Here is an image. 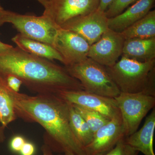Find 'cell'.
Returning a JSON list of instances; mask_svg holds the SVG:
<instances>
[{"instance_id": "cell-1", "label": "cell", "mask_w": 155, "mask_h": 155, "mask_svg": "<svg viewBox=\"0 0 155 155\" xmlns=\"http://www.w3.org/2000/svg\"><path fill=\"white\" fill-rule=\"evenodd\" d=\"M6 85L17 117L41 125L45 130V144L52 151L90 155L71 129L70 103L57 94L28 95L13 91Z\"/></svg>"}, {"instance_id": "cell-2", "label": "cell", "mask_w": 155, "mask_h": 155, "mask_svg": "<svg viewBox=\"0 0 155 155\" xmlns=\"http://www.w3.org/2000/svg\"><path fill=\"white\" fill-rule=\"evenodd\" d=\"M8 74L19 78L28 90L36 94H57L62 91L84 90L65 67L17 46L0 54V75Z\"/></svg>"}, {"instance_id": "cell-3", "label": "cell", "mask_w": 155, "mask_h": 155, "mask_svg": "<svg viewBox=\"0 0 155 155\" xmlns=\"http://www.w3.org/2000/svg\"><path fill=\"white\" fill-rule=\"evenodd\" d=\"M106 68L121 92L155 96V59L140 62L122 56L114 66Z\"/></svg>"}, {"instance_id": "cell-4", "label": "cell", "mask_w": 155, "mask_h": 155, "mask_svg": "<svg viewBox=\"0 0 155 155\" xmlns=\"http://www.w3.org/2000/svg\"><path fill=\"white\" fill-rule=\"evenodd\" d=\"M64 67L86 91L111 98L118 96L121 93L106 67L88 57L77 64Z\"/></svg>"}, {"instance_id": "cell-5", "label": "cell", "mask_w": 155, "mask_h": 155, "mask_svg": "<svg viewBox=\"0 0 155 155\" xmlns=\"http://www.w3.org/2000/svg\"><path fill=\"white\" fill-rule=\"evenodd\" d=\"M6 23L12 24L23 36L53 47L60 28L45 14H22L4 9L0 11V26Z\"/></svg>"}, {"instance_id": "cell-6", "label": "cell", "mask_w": 155, "mask_h": 155, "mask_svg": "<svg viewBox=\"0 0 155 155\" xmlns=\"http://www.w3.org/2000/svg\"><path fill=\"white\" fill-rule=\"evenodd\" d=\"M114 98L121 114L125 137L137 131L142 119L155 108V96L143 93L121 92Z\"/></svg>"}, {"instance_id": "cell-7", "label": "cell", "mask_w": 155, "mask_h": 155, "mask_svg": "<svg viewBox=\"0 0 155 155\" xmlns=\"http://www.w3.org/2000/svg\"><path fill=\"white\" fill-rule=\"evenodd\" d=\"M100 0H49L43 14L59 27L70 19L97 11Z\"/></svg>"}, {"instance_id": "cell-8", "label": "cell", "mask_w": 155, "mask_h": 155, "mask_svg": "<svg viewBox=\"0 0 155 155\" xmlns=\"http://www.w3.org/2000/svg\"><path fill=\"white\" fill-rule=\"evenodd\" d=\"M58 95L71 104L98 112L108 119L121 117L114 98L102 96L86 91H62Z\"/></svg>"}, {"instance_id": "cell-9", "label": "cell", "mask_w": 155, "mask_h": 155, "mask_svg": "<svg viewBox=\"0 0 155 155\" xmlns=\"http://www.w3.org/2000/svg\"><path fill=\"white\" fill-rule=\"evenodd\" d=\"M60 27L79 35L91 46L98 41L108 30V18L104 12L97 10L91 14L70 19Z\"/></svg>"}, {"instance_id": "cell-10", "label": "cell", "mask_w": 155, "mask_h": 155, "mask_svg": "<svg viewBox=\"0 0 155 155\" xmlns=\"http://www.w3.org/2000/svg\"><path fill=\"white\" fill-rule=\"evenodd\" d=\"M54 47L63 58L64 66L67 67L87 58L90 45L79 35L60 27Z\"/></svg>"}, {"instance_id": "cell-11", "label": "cell", "mask_w": 155, "mask_h": 155, "mask_svg": "<svg viewBox=\"0 0 155 155\" xmlns=\"http://www.w3.org/2000/svg\"><path fill=\"white\" fill-rule=\"evenodd\" d=\"M125 40L121 33L108 28L90 46L87 57L104 67H112L122 55Z\"/></svg>"}, {"instance_id": "cell-12", "label": "cell", "mask_w": 155, "mask_h": 155, "mask_svg": "<svg viewBox=\"0 0 155 155\" xmlns=\"http://www.w3.org/2000/svg\"><path fill=\"white\" fill-rule=\"evenodd\" d=\"M125 138L121 117L111 119L94 134L91 142L85 147L90 155H98L112 149L122 139Z\"/></svg>"}, {"instance_id": "cell-13", "label": "cell", "mask_w": 155, "mask_h": 155, "mask_svg": "<svg viewBox=\"0 0 155 155\" xmlns=\"http://www.w3.org/2000/svg\"><path fill=\"white\" fill-rule=\"evenodd\" d=\"M155 0H137L121 14L108 18V27L121 33L146 15L150 11Z\"/></svg>"}, {"instance_id": "cell-14", "label": "cell", "mask_w": 155, "mask_h": 155, "mask_svg": "<svg viewBox=\"0 0 155 155\" xmlns=\"http://www.w3.org/2000/svg\"><path fill=\"white\" fill-rule=\"evenodd\" d=\"M155 128V109L147 117L144 125L138 131L124 138L125 142L144 155H155L153 147Z\"/></svg>"}, {"instance_id": "cell-15", "label": "cell", "mask_w": 155, "mask_h": 155, "mask_svg": "<svg viewBox=\"0 0 155 155\" xmlns=\"http://www.w3.org/2000/svg\"><path fill=\"white\" fill-rule=\"evenodd\" d=\"M122 55L140 62L155 59V38L125 39Z\"/></svg>"}, {"instance_id": "cell-16", "label": "cell", "mask_w": 155, "mask_h": 155, "mask_svg": "<svg viewBox=\"0 0 155 155\" xmlns=\"http://www.w3.org/2000/svg\"><path fill=\"white\" fill-rule=\"evenodd\" d=\"M11 40L17 47L26 52L49 61L57 60L62 64L64 63L60 53L50 45L28 38L19 33L12 38Z\"/></svg>"}, {"instance_id": "cell-17", "label": "cell", "mask_w": 155, "mask_h": 155, "mask_svg": "<svg viewBox=\"0 0 155 155\" xmlns=\"http://www.w3.org/2000/svg\"><path fill=\"white\" fill-rule=\"evenodd\" d=\"M125 39L155 38V11H150L141 19L120 33Z\"/></svg>"}, {"instance_id": "cell-18", "label": "cell", "mask_w": 155, "mask_h": 155, "mask_svg": "<svg viewBox=\"0 0 155 155\" xmlns=\"http://www.w3.org/2000/svg\"><path fill=\"white\" fill-rule=\"evenodd\" d=\"M69 123L72 132L78 140L85 147L91 142L94 134L83 118L70 104Z\"/></svg>"}, {"instance_id": "cell-19", "label": "cell", "mask_w": 155, "mask_h": 155, "mask_svg": "<svg viewBox=\"0 0 155 155\" xmlns=\"http://www.w3.org/2000/svg\"><path fill=\"white\" fill-rule=\"evenodd\" d=\"M17 116L13 101L8 92L5 84L0 77V123L4 128L15 121Z\"/></svg>"}, {"instance_id": "cell-20", "label": "cell", "mask_w": 155, "mask_h": 155, "mask_svg": "<svg viewBox=\"0 0 155 155\" xmlns=\"http://www.w3.org/2000/svg\"><path fill=\"white\" fill-rule=\"evenodd\" d=\"M71 104L86 122L93 134L110 120L97 111L74 104Z\"/></svg>"}, {"instance_id": "cell-21", "label": "cell", "mask_w": 155, "mask_h": 155, "mask_svg": "<svg viewBox=\"0 0 155 155\" xmlns=\"http://www.w3.org/2000/svg\"><path fill=\"white\" fill-rule=\"evenodd\" d=\"M137 0H114L105 12L108 18H112L121 14L129 5Z\"/></svg>"}, {"instance_id": "cell-22", "label": "cell", "mask_w": 155, "mask_h": 155, "mask_svg": "<svg viewBox=\"0 0 155 155\" xmlns=\"http://www.w3.org/2000/svg\"><path fill=\"white\" fill-rule=\"evenodd\" d=\"M124 138L120 140L116 146L107 152L98 155H138L139 153L138 151L127 144Z\"/></svg>"}, {"instance_id": "cell-23", "label": "cell", "mask_w": 155, "mask_h": 155, "mask_svg": "<svg viewBox=\"0 0 155 155\" xmlns=\"http://www.w3.org/2000/svg\"><path fill=\"white\" fill-rule=\"evenodd\" d=\"M3 81L13 91L19 92L20 87L22 84V81L19 78L11 74L1 75Z\"/></svg>"}, {"instance_id": "cell-24", "label": "cell", "mask_w": 155, "mask_h": 155, "mask_svg": "<svg viewBox=\"0 0 155 155\" xmlns=\"http://www.w3.org/2000/svg\"><path fill=\"white\" fill-rule=\"evenodd\" d=\"M25 142V139L22 136H15L12 138L10 142V148L12 151L14 152H19Z\"/></svg>"}, {"instance_id": "cell-25", "label": "cell", "mask_w": 155, "mask_h": 155, "mask_svg": "<svg viewBox=\"0 0 155 155\" xmlns=\"http://www.w3.org/2000/svg\"><path fill=\"white\" fill-rule=\"evenodd\" d=\"M35 147L33 143L26 141L19 153L21 155H33L35 152Z\"/></svg>"}, {"instance_id": "cell-26", "label": "cell", "mask_w": 155, "mask_h": 155, "mask_svg": "<svg viewBox=\"0 0 155 155\" xmlns=\"http://www.w3.org/2000/svg\"><path fill=\"white\" fill-rule=\"evenodd\" d=\"M114 0H100L98 10L101 12H105L109 6Z\"/></svg>"}, {"instance_id": "cell-27", "label": "cell", "mask_w": 155, "mask_h": 155, "mask_svg": "<svg viewBox=\"0 0 155 155\" xmlns=\"http://www.w3.org/2000/svg\"><path fill=\"white\" fill-rule=\"evenodd\" d=\"M13 47L11 45L4 43L0 40V54L5 52Z\"/></svg>"}, {"instance_id": "cell-28", "label": "cell", "mask_w": 155, "mask_h": 155, "mask_svg": "<svg viewBox=\"0 0 155 155\" xmlns=\"http://www.w3.org/2000/svg\"><path fill=\"white\" fill-rule=\"evenodd\" d=\"M41 151L42 155H54L53 151L50 147L47 145L45 144L41 147Z\"/></svg>"}, {"instance_id": "cell-29", "label": "cell", "mask_w": 155, "mask_h": 155, "mask_svg": "<svg viewBox=\"0 0 155 155\" xmlns=\"http://www.w3.org/2000/svg\"><path fill=\"white\" fill-rule=\"evenodd\" d=\"M5 128L0 125V143H2L5 141L6 139L5 134Z\"/></svg>"}, {"instance_id": "cell-30", "label": "cell", "mask_w": 155, "mask_h": 155, "mask_svg": "<svg viewBox=\"0 0 155 155\" xmlns=\"http://www.w3.org/2000/svg\"><path fill=\"white\" fill-rule=\"evenodd\" d=\"M36 1H37L39 3H40L45 8L46 6V5H47L49 0H36Z\"/></svg>"}, {"instance_id": "cell-31", "label": "cell", "mask_w": 155, "mask_h": 155, "mask_svg": "<svg viewBox=\"0 0 155 155\" xmlns=\"http://www.w3.org/2000/svg\"><path fill=\"white\" fill-rule=\"evenodd\" d=\"M64 154L65 155H75L73 153L69 151L66 152L64 153Z\"/></svg>"}, {"instance_id": "cell-32", "label": "cell", "mask_w": 155, "mask_h": 155, "mask_svg": "<svg viewBox=\"0 0 155 155\" xmlns=\"http://www.w3.org/2000/svg\"><path fill=\"white\" fill-rule=\"evenodd\" d=\"M4 10V8H3V7H2V5H1V4H0V11H2V10Z\"/></svg>"}, {"instance_id": "cell-33", "label": "cell", "mask_w": 155, "mask_h": 155, "mask_svg": "<svg viewBox=\"0 0 155 155\" xmlns=\"http://www.w3.org/2000/svg\"><path fill=\"white\" fill-rule=\"evenodd\" d=\"M65 155L63 154V155Z\"/></svg>"}]
</instances>
